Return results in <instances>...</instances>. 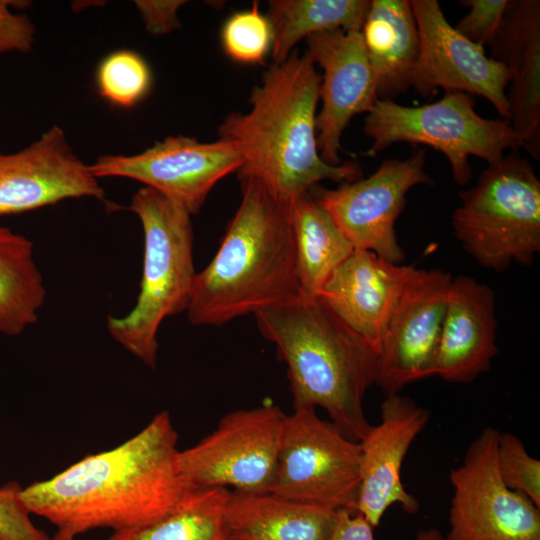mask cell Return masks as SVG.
Listing matches in <instances>:
<instances>
[{"instance_id":"cell-1","label":"cell","mask_w":540,"mask_h":540,"mask_svg":"<svg viewBox=\"0 0 540 540\" xmlns=\"http://www.w3.org/2000/svg\"><path fill=\"white\" fill-rule=\"evenodd\" d=\"M178 435L168 411L156 414L117 447L84 457L21 491L30 512L55 526L51 540L90 530L150 525L174 511L195 488L179 466Z\"/></svg>"},{"instance_id":"cell-2","label":"cell","mask_w":540,"mask_h":540,"mask_svg":"<svg viewBox=\"0 0 540 540\" xmlns=\"http://www.w3.org/2000/svg\"><path fill=\"white\" fill-rule=\"evenodd\" d=\"M320 84L307 54L293 51L268 67L251 92L250 109L228 114L218 128L219 139L231 143L243 159L238 178H255L291 202L320 181L341 184L362 178L358 163L329 165L319 154Z\"/></svg>"},{"instance_id":"cell-3","label":"cell","mask_w":540,"mask_h":540,"mask_svg":"<svg viewBox=\"0 0 540 540\" xmlns=\"http://www.w3.org/2000/svg\"><path fill=\"white\" fill-rule=\"evenodd\" d=\"M239 180L241 203L214 258L196 275L186 310L196 326H221L301 296L293 202L255 178Z\"/></svg>"},{"instance_id":"cell-4","label":"cell","mask_w":540,"mask_h":540,"mask_svg":"<svg viewBox=\"0 0 540 540\" xmlns=\"http://www.w3.org/2000/svg\"><path fill=\"white\" fill-rule=\"evenodd\" d=\"M260 334L287 365L294 407H320L347 438L369 431L363 400L375 383L376 353L318 297L254 314Z\"/></svg>"},{"instance_id":"cell-5","label":"cell","mask_w":540,"mask_h":540,"mask_svg":"<svg viewBox=\"0 0 540 540\" xmlns=\"http://www.w3.org/2000/svg\"><path fill=\"white\" fill-rule=\"evenodd\" d=\"M128 209L138 216L144 233L140 291L132 310L122 317L109 315L106 327L125 350L155 369L161 323L186 311L191 299L197 275L193 226L186 209L147 186L132 196Z\"/></svg>"},{"instance_id":"cell-6","label":"cell","mask_w":540,"mask_h":540,"mask_svg":"<svg viewBox=\"0 0 540 540\" xmlns=\"http://www.w3.org/2000/svg\"><path fill=\"white\" fill-rule=\"evenodd\" d=\"M452 215L455 238L481 267L529 266L540 252V181L527 158L511 150L459 193Z\"/></svg>"},{"instance_id":"cell-7","label":"cell","mask_w":540,"mask_h":540,"mask_svg":"<svg viewBox=\"0 0 540 540\" xmlns=\"http://www.w3.org/2000/svg\"><path fill=\"white\" fill-rule=\"evenodd\" d=\"M363 132L372 140L366 151L370 157L397 142L423 144L442 152L459 185L471 179L470 156L490 164L506 149L522 148L509 120L480 116L472 96L458 91L445 92L436 102L413 107L378 99L367 113Z\"/></svg>"},{"instance_id":"cell-8","label":"cell","mask_w":540,"mask_h":540,"mask_svg":"<svg viewBox=\"0 0 540 540\" xmlns=\"http://www.w3.org/2000/svg\"><path fill=\"white\" fill-rule=\"evenodd\" d=\"M361 449L315 408L286 415L275 476L269 492L330 510L355 513Z\"/></svg>"},{"instance_id":"cell-9","label":"cell","mask_w":540,"mask_h":540,"mask_svg":"<svg viewBox=\"0 0 540 540\" xmlns=\"http://www.w3.org/2000/svg\"><path fill=\"white\" fill-rule=\"evenodd\" d=\"M286 415L271 401L225 414L210 434L179 452L184 479L195 488L269 492Z\"/></svg>"},{"instance_id":"cell-10","label":"cell","mask_w":540,"mask_h":540,"mask_svg":"<svg viewBox=\"0 0 540 540\" xmlns=\"http://www.w3.org/2000/svg\"><path fill=\"white\" fill-rule=\"evenodd\" d=\"M499 435L492 427L483 429L449 474L447 540H540V508L508 488L498 472Z\"/></svg>"},{"instance_id":"cell-11","label":"cell","mask_w":540,"mask_h":540,"mask_svg":"<svg viewBox=\"0 0 540 540\" xmlns=\"http://www.w3.org/2000/svg\"><path fill=\"white\" fill-rule=\"evenodd\" d=\"M426 150L415 149L406 159H389L368 178L341 183L329 189L314 186L309 194L323 207L351 242L401 264L405 252L398 243L395 223L406 205L408 191L420 184L432 185L425 170Z\"/></svg>"},{"instance_id":"cell-12","label":"cell","mask_w":540,"mask_h":540,"mask_svg":"<svg viewBox=\"0 0 540 540\" xmlns=\"http://www.w3.org/2000/svg\"><path fill=\"white\" fill-rule=\"evenodd\" d=\"M243 159L229 142L183 135L169 136L134 155H102L90 169L98 178L123 177L139 181L197 214L212 188L238 171Z\"/></svg>"},{"instance_id":"cell-13","label":"cell","mask_w":540,"mask_h":540,"mask_svg":"<svg viewBox=\"0 0 540 540\" xmlns=\"http://www.w3.org/2000/svg\"><path fill=\"white\" fill-rule=\"evenodd\" d=\"M410 5L420 41L411 87L425 97L438 88L482 96L509 120V74L504 64L451 26L437 0H410Z\"/></svg>"},{"instance_id":"cell-14","label":"cell","mask_w":540,"mask_h":540,"mask_svg":"<svg viewBox=\"0 0 540 540\" xmlns=\"http://www.w3.org/2000/svg\"><path fill=\"white\" fill-rule=\"evenodd\" d=\"M451 280L442 269L415 268L404 286L376 359L374 385L386 395L432 376Z\"/></svg>"},{"instance_id":"cell-15","label":"cell","mask_w":540,"mask_h":540,"mask_svg":"<svg viewBox=\"0 0 540 540\" xmlns=\"http://www.w3.org/2000/svg\"><path fill=\"white\" fill-rule=\"evenodd\" d=\"M104 195L90 165L76 155L58 125L51 126L18 152H0V216L70 198L104 200Z\"/></svg>"},{"instance_id":"cell-16","label":"cell","mask_w":540,"mask_h":540,"mask_svg":"<svg viewBox=\"0 0 540 540\" xmlns=\"http://www.w3.org/2000/svg\"><path fill=\"white\" fill-rule=\"evenodd\" d=\"M307 56L323 70L322 102L316 116L318 151L329 165L341 164V136L350 120L378 100L361 31L332 30L306 38Z\"/></svg>"},{"instance_id":"cell-17","label":"cell","mask_w":540,"mask_h":540,"mask_svg":"<svg viewBox=\"0 0 540 540\" xmlns=\"http://www.w3.org/2000/svg\"><path fill=\"white\" fill-rule=\"evenodd\" d=\"M429 417V412L411 398L400 393L386 395L380 406V422L371 425L359 441L360 485L355 513L374 528L392 505H400L408 514L419 510L417 499L402 483L401 468Z\"/></svg>"},{"instance_id":"cell-18","label":"cell","mask_w":540,"mask_h":540,"mask_svg":"<svg viewBox=\"0 0 540 540\" xmlns=\"http://www.w3.org/2000/svg\"><path fill=\"white\" fill-rule=\"evenodd\" d=\"M414 270L355 249L317 297L377 355L389 316Z\"/></svg>"},{"instance_id":"cell-19","label":"cell","mask_w":540,"mask_h":540,"mask_svg":"<svg viewBox=\"0 0 540 540\" xmlns=\"http://www.w3.org/2000/svg\"><path fill=\"white\" fill-rule=\"evenodd\" d=\"M498 353L494 291L470 276L452 278L432 376L470 383Z\"/></svg>"},{"instance_id":"cell-20","label":"cell","mask_w":540,"mask_h":540,"mask_svg":"<svg viewBox=\"0 0 540 540\" xmlns=\"http://www.w3.org/2000/svg\"><path fill=\"white\" fill-rule=\"evenodd\" d=\"M489 47L509 74L510 124L522 148L540 159V1L509 0Z\"/></svg>"},{"instance_id":"cell-21","label":"cell","mask_w":540,"mask_h":540,"mask_svg":"<svg viewBox=\"0 0 540 540\" xmlns=\"http://www.w3.org/2000/svg\"><path fill=\"white\" fill-rule=\"evenodd\" d=\"M337 511L271 492L233 490L226 525L231 540H328Z\"/></svg>"},{"instance_id":"cell-22","label":"cell","mask_w":540,"mask_h":540,"mask_svg":"<svg viewBox=\"0 0 540 540\" xmlns=\"http://www.w3.org/2000/svg\"><path fill=\"white\" fill-rule=\"evenodd\" d=\"M361 33L378 99L405 93L420 48L410 0H371Z\"/></svg>"},{"instance_id":"cell-23","label":"cell","mask_w":540,"mask_h":540,"mask_svg":"<svg viewBox=\"0 0 540 540\" xmlns=\"http://www.w3.org/2000/svg\"><path fill=\"white\" fill-rule=\"evenodd\" d=\"M302 297H317L329 275L355 250L327 211L307 193L292 203Z\"/></svg>"},{"instance_id":"cell-24","label":"cell","mask_w":540,"mask_h":540,"mask_svg":"<svg viewBox=\"0 0 540 540\" xmlns=\"http://www.w3.org/2000/svg\"><path fill=\"white\" fill-rule=\"evenodd\" d=\"M33 243L0 225V333L16 336L38 319L46 298Z\"/></svg>"},{"instance_id":"cell-25","label":"cell","mask_w":540,"mask_h":540,"mask_svg":"<svg viewBox=\"0 0 540 540\" xmlns=\"http://www.w3.org/2000/svg\"><path fill=\"white\" fill-rule=\"evenodd\" d=\"M370 0H271L273 63L285 61L303 38L332 31H361Z\"/></svg>"},{"instance_id":"cell-26","label":"cell","mask_w":540,"mask_h":540,"mask_svg":"<svg viewBox=\"0 0 540 540\" xmlns=\"http://www.w3.org/2000/svg\"><path fill=\"white\" fill-rule=\"evenodd\" d=\"M227 488H194L162 519L139 528L115 531L107 540H231L226 525Z\"/></svg>"},{"instance_id":"cell-27","label":"cell","mask_w":540,"mask_h":540,"mask_svg":"<svg viewBox=\"0 0 540 540\" xmlns=\"http://www.w3.org/2000/svg\"><path fill=\"white\" fill-rule=\"evenodd\" d=\"M151 69L135 51L117 50L99 63L96 85L102 98L121 108L137 105L149 92Z\"/></svg>"},{"instance_id":"cell-28","label":"cell","mask_w":540,"mask_h":540,"mask_svg":"<svg viewBox=\"0 0 540 540\" xmlns=\"http://www.w3.org/2000/svg\"><path fill=\"white\" fill-rule=\"evenodd\" d=\"M221 43L226 55L243 64H263L271 52V23L259 10L257 1L250 9L231 14L221 29Z\"/></svg>"},{"instance_id":"cell-29","label":"cell","mask_w":540,"mask_h":540,"mask_svg":"<svg viewBox=\"0 0 540 540\" xmlns=\"http://www.w3.org/2000/svg\"><path fill=\"white\" fill-rule=\"evenodd\" d=\"M496 457L505 485L540 508V461L530 456L523 442L512 433H500Z\"/></svg>"},{"instance_id":"cell-30","label":"cell","mask_w":540,"mask_h":540,"mask_svg":"<svg viewBox=\"0 0 540 540\" xmlns=\"http://www.w3.org/2000/svg\"><path fill=\"white\" fill-rule=\"evenodd\" d=\"M509 0H461L469 8L454 27L461 35L482 47L496 39L508 7Z\"/></svg>"},{"instance_id":"cell-31","label":"cell","mask_w":540,"mask_h":540,"mask_svg":"<svg viewBox=\"0 0 540 540\" xmlns=\"http://www.w3.org/2000/svg\"><path fill=\"white\" fill-rule=\"evenodd\" d=\"M16 481L0 486V540H51L31 520Z\"/></svg>"},{"instance_id":"cell-32","label":"cell","mask_w":540,"mask_h":540,"mask_svg":"<svg viewBox=\"0 0 540 540\" xmlns=\"http://www.w3.org/2000/svg\"><path fill=\"white\" fill-rule=\"evenodd\" d=\"M21 3L0 0V53H28L34 45V24L27 15L12 11L13 7L27 6Z\"/></svg>"},{"instance_id":"cell-33","label":"cell","mask_w":540,"mask_h":540,"mask_svg":"<svg viewBox=\"0 0 540 540\" xmlns=\"http://www.w3.org/2000/svg\"><path fill=\"white\" fill-rule=\"evenodd\" d=\"M184 0H136L134 4L152 35H163L179 29L181 24L177 17L178 9Z\"/></svg>"},{"instance_id":"cell-34","label":"cell","mask_w":540,"mask_h":540,"mask_svg":"<svg viewBox=\"0 0 540 540\" xmlns=\"http://www.w3.org/2000/svg\"><path fill=\"white\" fill-rule=\"evenodd\" d=\"M373 530L361 514L341 509L328 540H376Z\"/></svg>"},{"instance_id":"cell-35","label":"cell","mask_w":540,"mask_h":540,"mask_svg":"<svg viewBox=\"0 0 540 540\" xmlns=\"http://www.w3.org/2000/svg\"><path fill=\"white\" fill-rule=\"evenodd\" d=\"M414 540H447L437 529L429 528L418 532Z\"/></svg>"}]
</instances>
